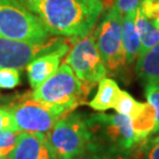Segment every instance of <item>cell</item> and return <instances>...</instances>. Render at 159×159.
Masks as SVG:
<instances>
[{"instance_id":"1","label":"cell","mask_w":159,"mask_h":159,"mask_svg":"<svg viewBox=\"0 0 159 159\" xmlns=\"http://www.w3.org/2000/svg\"><path fill=\"white\" fill-rule=\"evenodd\" d=\"M51 35L82 39L90 34L103 9L101 0H19Z\"/></svg>"},{"instance_id":"2","label":"cell","mask_w":159,"mask_h":159,"mask_svg":"<svg viewBox=\"0 0 159 159\" xmlns=\"http://www.w3.org/2000/svg\"><path fill=\"white\" fill-rule=\"evenodd\" d=\"M92 88L84 85L75 77L70 66L63 62L58 70L32 93L35 100L50 104L66 107L74 111L90 94Z\"/></svg>"},{"instance_id":"3","label":"cell","mask_w":159,"mask_h":159,"mask_svg":"<svg viewBox=\"0 0 159 159\" xmlns=\"http://www.w3.org/2000/svg\"><path fill=\"white\" fill-rule=\"evenodd\" d=\"M0 37L36 43L52 36L39 19L19 0H0Z\"/></svg>"},{"instance_id":"4","label":"cell","mask_w":159,"mask_h":159,"mask_svg":"<svg viewBox=\"0 0 159 159\" xmlns=\"http://www.w3.org/2000/svg\"><path fill=\"white\" fill-rule=\"evenodd\" d=\"M57 159H75L93 139L87 119L81 114L69 113L58 120L48 134Z\"/></svg>"},{"instance_id":"5","label":"cell","mask_w":159,"mask_h":159,"mask_svg":"<svg viewBox=\"0 0 159 159\" xmlns=\"http://www.w3.org/2000/svg\"><path fill=\"white\" fill-rule=\"evenodd\" d=\"M87 124L93 141L115 150L131 154L139 145L131 120L121 114H94L87 119Z\"/></svg>"},{"instance_id":"6","label":"cell","mask_w":159,"mask_h":159,"mask_svg":"<svg viewBox=\"0 0 159 159\" xmlns=\"http://www.w3.org/2000/svg\"><path fill=\"white\" fill-rule=\"evenodd\" d=\"M122 18L113 5L93 34L107 71L112 74H119L127 64L122 43Z\"/></svg>"},{"instance_id":"7","label":"cell","mask_w":159,"mask_h":159,"mask_svg":"<svg viewBox=\"0 0 159 159\" xmlns=\"http://www.w3.org/2000/svg\"><path fill=\"white\" fill-rule=\"evenodd\" d=\"M9 111L19 131L44 134L52 130L60 118L72 112L66 107L46 103L33 98L15 104Z\"/></svg>"},{"instance_id":"8","label":"cell","mask_w":159,"mask_h":159,"mask_svg":"<svg viewBox=\"0 0 159 159\" xmlns=\"http://www.w3.org/2000/svg\"><path fill=\"white\" fill-rule=\"evenodd\" d=\"M64 62L70 66L75 77L83 84L92 89L107 75V69L93 34L79 39Z\"/></svg>"},{"instance_id":"9","label":"cell","mask_w":159,"mask_h":159,"mask_svg":"<svg viewBox=\"0 0 159 159\" xmlns=\"http://www.w3.org/2000/svg\"><path fill=\"white\" fill-rule=\"evenodd\" d=\"M60 43L55 37L36 43L0 37V68L26 67L33 59L54 50Z\"/></svg>"},{"instance_id":"10","label":"cell","mask_w":159,"mask_h":159,"mask_svg":"<svg viewBox=\"0 0 159 159\" xmlns=\"http://www.w3.org/2000/svg\"><path fill=\"white\" fill-rule=\"evenodd\" d=\"M68 44L60 43L58 47L36 57L26 66L30 87L35 89L58 70L61 59L68 52Z\"/></svg>"},{"instance_id":"11","label":"cell","mask_w":159,"mask_h":159,"mask_svg":"<svg viewBox=\"0 0 159 159\" xmlns=\"http://www.w3.org/2000/svg\"><path fill=\"white\" fill-rule=\"evenodd\" d=\"M7 159H57L44 133L21 132Z\"/></svg>"},{"instance_id":"12","label":"cell","mask_w":159,"mask_h":159,"mask_svg":"<svg viewBox=\"0 0 159 159\" xmlns=\"http://www.w3.org/2000/svg\"><path fill=\"white\" fill-rule=\"evenodd\" d=\"M136 11L128 12L122 18V43L125 52L126 63L128 65L139 59L141 40L135 25Z\"/></svg>"},{"instance_id":"13","label":"cell","mask_w":159,"mask_h":159,"mask_svg":"<svg viewBox=\"0 0 159 159\" xmlns=\"http://www.w3.org/2000/svg\"><path fill=\"white\" fill-rule=\"evenodd\" d=\"M121 89L112 79L104 78L98 83L95 96L88 102V106L97 112H104L114 109L119 99Z\"/></svg>"},{"instance_id":"14","label":"cell","mask_w":159,"mask_h":159,"mask_svg":"<svg viewBox=\"0 0 159 159\" xmlns=\"http://www.w3.org/2000/svg\"><path fill=\"white\" fill-rule=\"evenodd\" d=\"M135 74L145 86L159 84V43L138 59Z\"/></svg>"},{"instance_id":"15","label":"cell","mask_w":159,"mask_h":159,"mask_svg":"<svg viewBox=\"0 0 159 159\" xmlns=\"http://www.w3.org/2000/svg\"><path fill=\"white\" fill-rule=\"evenodd\" d=\"M135 25L139 35V40H141L139 58L159 43V27L154 23L153 20L146 17L141 11L139 7L136 11Z\"/></svg>"},{"instance_id":"16","label":"cell","mask_w":159,"mask_h":159,"mask_svg":"<svg viewBox=\"0 0 159 159\" xmlns=\"http://www.w3.org/2000/svg\"><path fill=\"white\" fill-rule=\"evenodd\" d=\"M130 154L121 152L92 139L82 154L75 159H129Z\"/></svg>"},{"instance_id":"17","label":"cell","mask_w":159,"mask_h":159,"mask_svg":"<svg viewBox=\"0 0 159 159\" xmlns=\"http://www.w3.org/2000/svg\"><path fill=\"white\" fill-rule=\"evenodd\" d=\"M148 102H139L134 99L128 92L121 90L119 99L117 101L114 110L118 114L124 115L133 121L136 119L147 107Z\"/></svg>"},{"instance_id":"18","label":"cell","mask_w":159,"mask_h":159,"mask_svg":"<svg viewBox=\"0 0 159 159\" xmlns=\"http://www.w3.org/2000/svg\"><path fill=\"white\" fill-rule=\"evenodd\" d=\"M21 131L2 130L0 131V156L7 158L17 145Z\"/></svg>"},{"instance_id":"19","label":"cell","mask_w":159,"mask_h":159,"mask_svg":"<svg viewBox=\"0 0 159 159\" xmlns=\"http://www.w3.org/2000/svg\"><path fill=\"white\" fill-rule=\"evenodd\" d=\"M20 82V69L0 68V89H12L17 87Z\"/></svg>"},{"instance_id":"20","label":"cell","mask_w":159,"mask_h":159,"mask_svg":"<svg viewBox=\"0 0 159 159\" xmlns=\"http://www.w3.org/2000/svg\"><path fill=\"white\" fill-rule=\"evenodd\" d=\"M145 95L147 101L150 106L155 110L156 114V130L159 128V84L145 86Z\"/></svg>"},{"instance_id":"21","label":"cell","mask_w":159,"mask_h":159,"mask_svg":"<svg viewBox=\"0 0 159 159\" xmlns=\"http://www.w3.org/2000/svg\"><path fill=\"white\" fill-rule=\"evenodd\" d=\"M139 9L146 17L153 20V22L159 27V3L151 0H143Z\"/></svg>"},{"instance_id":"22","label":"cell","mask_w":159,"mask_h":159,"mask_svg":"<svg viewBox=\"0 0 159 159\" xmlns=\"http://www.w3.org/2000/svg\"><path fill=\"white\" fill-rule=\"evenodd\" d=\"M2 130H11V131H19L12 119L11 113L8 109L0 107V131Z\"/></svg>"},{"instance_id":"23","label":"cell","mask_w":159,"mask_h":159,"mask_svg":"<svg viewBox=\"0 0 159 159\" xmlns=\"http://www.w3.org/2000/svg\"><path fill=\"white\" fill-rule=\"evenodd\" d=\"M143 0H115V7L120 11V14L124 16L128 12L136 11L139 7Z\"/></svg>"},{"instance_id":"24","label":"cell","mask_w":159,"mask_h":159,"mask_svg":"<svg viewBox=\"0 0 159 159\" xmlns=\"http://www.w3.org/2000/svg\"><path fill=\"white\" fill-rule=\"evenodd\" d=\"M146 146V158L147 159H159V143H154L147 141L145 143Z\"/></svg>"},{"instance_id":"25","label":"cell","mask_w":159,"mask_h":159,"mask_svg":"<svg viewBox=\"0 0 159 159\" xmlns=\"http://www.w3.org/2000/svg\"><path fill=\"white\" fill-rule=\"evenodd\" d=\"M154 136L153 138H151V139H148V141H150V142H154V143H159V128L156 132L153 134Z\"/></svg>"},{"instance_id":"26","label":"cell","mask_w":159,"mask_h":159,"mask_svg":"<svg viewBox=\"0 0 159 159\" xmlns=\"http://www.w3.org/2000/svg\"><path fill=\"white\" fill-rule=\"evenodd\" d=\"M151 1H154V2H156V3H159V0H151Z\"/></svg>"},{"instance_id":"27","label":"cell","mask_w":159,"mask_h":159,"mask_svg":"<svg viewBox=\"0 0 159 159\" xmlns=\"http://www.w3.org/2000/svg\"><path fill=\"white\" fill-rule=\"evenodd\" d=\"M0 159H6V158H3V157H1V156H0Z\"/></svg>"}]
</instances>
